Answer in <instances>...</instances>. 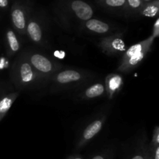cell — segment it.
Segmentation results:
<instances>
[{
	"mask_svg": "<svg viewBox=\"0 0 159 159\" xmlns=\"http://www.w3.org/2000/svg\"><path fill=\"white\" fill-rule=\"evenodd\" d=\"M96 78V73L88 70L64 67L49 79L48 85L52 93L75 91Z\"/></svg>",
	"mask_w": 159,
	"mask_h": 159,
	"instance_id": "obj_2",
	"label": "cell"
},
{
	"mask_svg": "<svg viewBox=\"0 0 159 159\" xmlns=\"http://www.w3.org/2000/svg\"><path fill=\"white\" fill-rule=\"evenodd\" d=\"M20 93L19 91L10 92L2 95L0 97V122L7 114L12 104L20 96Z\"/></svg>",
	"mask_w": 159,
	"mask_h": 159,
	"instance_id": "obj_14",
	"label": "cell"
},
{
	"mask_svg": "<svg viewBox=\"0 0 159 159\" xmlns=\"http://www.w3.org/2000/svg\"><path fill=\"white\" fill-rule=\"evenodd\" d=\"M154 42L155 39L150 36L127 48L120 59L117 71L123 74H130L136 70L152 51Z\"/></svg>",
	"mask_w": 159,
	"mask_h": 159,
	"instance_id": "obj_3",
	"label": "cell"
},
{
	"mask_svg": "<svg viewBox=\"0 0 159 159\" xmlns=\"http://www.w3.org/2000/svg\"><path fill=\"white\" fill-rule=\"evenodd\" d=\"M26 36L32 43L37 46H48V40L47 34L44 32V27L40 21L35 19L28 20L26 27Z\"/></svg>",
	"mask_w": 159,
	"mask_h": 159,
	"instance_id": "obj_8",
	"label": "cell"
},
{
	"mask_svg": "<svg viewBox=\"0 0 159 159\" xmlns=\"http://www.w3.org/2000/svg\"><path fill=\"white\" fill-rule=\"evenodd\" d=\"M10 79L17 91L37 90L48 85V81L40 76L21 52L12 63Z\"/></svg>",
	"mask_w": 159,
	"mask_h": 159,
	"instance_id": "obj_1",
	"label": "cell"
},
{
	"mask_svg": "<svg viewBox=\"0 0 159 159\" xmlns=\"http://www.w3.org/2000/svg\"><path fill=\"white\" fill-rule=\"evenodd\" d=\"M6 54L9 57H12L21 50V41L20 35L12 29H8L4 37Z\"/></svg>",
	"mask_w": 159,
	"mask_h": 159,
	"instance_id": "obj_11",
	"label": "cell"
},
{
	"mask_svg": "<svg viewBox=\"0 0 159 159\" xmlns=\"http://www.w3.org/2000/svg\"><path fill=\"white\" fill-rule=\"evenodd\" d=\"M75 96L78 100L88 101L106 96L104 80H93L75 91Z\"/></svg>",
	"mask_w": 159,
	"mask_h": 159,
	"instance_id": "obj_7",
	"label": "cell"
},
{
	"mask_svg": "<svg viewBox=\"0 0 159 159\" xmlns=\"http://www.w3.org/2000/svg\"><path fill=\"white\" fill-rule=\"evenodd\" d=\"M11 20L16 32L21 37L26 36V27L28 20L23 8L16 7L12 10Z\"/></svg>",
	"mask_w": 159,
	"mask_h": 159,
	"instance_id": "obj_12",
	"label": "cell"
},
{
	"mask_svg": "<svg viewBox=\"0 0 159 159\" xmlns=\"http://www.w3.org/2000/svg\"><path fill=\"white\" fill-rule=\"evenodd\" d=\"M23 53L33 68L48 82L56 72L64 68V65L57 61L34 49H26Z\"/></svg>",
	"mask_w": 159,
	"mask_h": 159,
	"instance_id": "obj_4",
	"label": "cell"
},
{
	"mask_svg": "<svg viewBox=\"0 0 159 159\" xmlns=\"http://www.w3.org/2000/svg\"><path fill=\"white\" fill-rule=\"evenodd\" d=\"M107 119V113L106 112H101L96 115L81 132L79 139L76 142V149H82L89 144L102 130Z\"/></svg>",
	"mask_w": 159,
	"mask_h": 159,
	"instance_id": "obj_5",
	"label": "cell"
},
{
	"mask_svg": "<svg viewBox=\"0 0 159 159\" xmlns=\"http://www.w3.org/2000/svg\"><path fill=\"white\" fill-rule=\"evenodd\" d=\"M130 159H148V144L146 143L145 137L139 141L134 154Z\"/></svg>",
	"mask_w": 159,
	"mask_h": 159,
	"instance_id": "obj_15",
	"label": "cell"
},
{
	"mask_svg": "<svg viewBox=\"0 0 159 159\" xmlns=\"http://www.w3.org/2000/svg\"><path fill=\"white\" fill-rule=\"evenodd\" d=\"M67 159H83V158L79 155H72L68 157Z\"/></svg>",
	"mask_w": 159,
	"mask_h": 159,
	"instance_id": "obj_23",
	"label": "cell"
},
{
	"mask_svg": "<svg viewBox=\"0 0 159 159\" xmlns=\"http://www.w3.org/2000/svg\"><path fill=\"white\" fill-rule=\"evenodd\" d=\"M83 28L89 33L95 35L107 36L113 34V28L109 23L96 19H90L84 22Z\"/></svg>",
	"mask_w": 159,
	"mask_h": 159,
	"instance_id": "obj_10",
	"label": "cell"
},
{
	"mask_svg": "<svg viewBox=\"0 0 159 159\" xmlns=\"http://www.w3.org/2000/svg\"><path fill=\"white\" fill-rule=\"evenodd\" d=\"M159 146V127L156 126L153 130L152 138L150 143L148 144V148H154Z\"/></svg>",
	"mask_w": 159,
	"mask_h": 159,
	"instance_id": "obj_18",
	"label": "cell"
},
{
	"mask_svg": "<svg viewBox=\"0 0 159 159\" xmlns=\"http://www.w3.org/2000/svg\"><path fill=\"white\" fill-rule=\"evenodd\" d=\"M106 95L109 99H113L122 90L124 86V78L118 73H110L104 79Z\"/></svg>",
	"mask_w": 159,
	"mask_h": 159,
	"instance_id": "obj_9",
	"label": "cell"
},
{
	"mask_svg": "<svg viewBox=\"0 0 159 159\" xmlns=\"http://www.w3.org/2000/svg\"><path fill=\"white\" fill-rule=\"evenodd\" d=\"M8 4H9L8 0H0V8L7 7Z\"/></svg>",
	"mask_w": 159,
	"mask_h": 159,
	"instance_id": "obj_22",
	"label": "cell"
},
{
	"mask_svg": "<svg viewBox=\"0 0 159 159\" xmlns=\"http://www.w3.org/2000/svg\"><path fill=\"white\" fill-rule=\"evenodd\" d=\"M158 12V7L157 5L155 4H152L148 5V6H146L144 9H142L141 11V14H142L144 16L147 17H155V16H157Z\"/></svg>",
	"mask_w": 159,
	"mask_h": 159,
	"instance_id": "obj_17",
	"label": "cell"
},
{
	"mask_svg": "<svg viewBox=\"0 0 159 159\" xmlns=\"http://www.w3.org/2000/svg\"><path fill=\"white\" fill-rule=\"evenodd\" d=\"M128 4L132 9H138L141 6V0H127Z\"/></svg>",
	"mask_w": 159,
	"mask_h": 159,
	"instance_id": "obj_21",
	"label": "cell"
},
{
	"mask_svg": "<svg viewBox=\"0 0 159 159\" xmlns=\"http://www.w3.org/2000/svg\"><path fill=\"white\" fill-rule=\"evenodd\" d=\"M114 156V150L112 148L101 151L95 155L91 159H112Z\"/></svg>",
	"mask_w": 159,
	"mask_h": 159,
	"instance_id": "obj_16",
	"label": "cell"
},
{
	"mask_svg": "<svg viewBox=\"0 0 159 159\" xmlns=\"http://www.w3.org/2000/svg\"><path fill=\"white\" fill-rule=\"evenodd\" d=\"M144 1H145V2H149V1H151V0H144Z\"/></svg>",
	"mask_w": 159,
	"mask_h": 159,
	"instance_id": "obj_24",
	"label": "cell"
},
{
	"mask_svg": "<svg viewBox=\"0 0 159 159\" xmlns=\"http://www.w3.org/2000/svg\"><path fill=\"white\" fill-rule=\"evenodd\" d=\"M105 2L110 7H122L126 4V0H106Z\"/></svg>",
	"mask_w": 159,
	"mask_h": 159,
	"instance_id": "obj_19",
	"label": "cell"
},
{
	"mask_svg": "<svg viewBox=\"0 0 159 159\" xmlns=\"http://www.w3.org/2000/svg\"><path fill=\"white\" fill-rule=\"evenodd\" d=\"M151 37H153L155 40L157 38V37H159V20L158 19H157L155 24H154L153 31H152V35H151Z\"/></svg>",
	"mask_w": 159,
	"mask_h": 159,
	"instance_id": "obj_20",
	"label": "cell"
},
{
	"mask_svg": "<svg viewBox=\"0 0 159 159\" xmlns=\"http://www.w3.org/2000/svg\"><path fill=\"white\" fill-rule=\"evenodd\" d=\"M71 9L75 13L76 18L84 22L92 19L93 16V10L91 6L82 0L72 1Z\"/></svg>",
	"mask_w": 159,
	"mask_h": 159,
	"instance_id": "obj_13",
	"label": "cell"
},
{
	"mask_svg": "<svg viewBox=\"0 0 159 159\" xmlns=\"http://www.w3.org/2000/svg\"><path fill=\"white\" fill-rule=\"evenodd\" d=\"M98 47L103 54L111 57L122 55L127 50L122 33H113L102 37L99 41Z\"/></svg>",
	"mask_w": 159,
	"mask_h": 159,
	"instance_id": "obj_6",
	"label": "cell"
}]
</instances>
